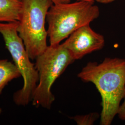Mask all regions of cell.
<instances>
[{
	"label": "cell",
	"mask_w": 125,
	"mask_h": 125,
	"mask_svg": "<svg viewBox=\"0 0 125 125\" xmlns=\"http://www.w3.org/2000/svg\"><path fill=\"white\" fill-rule=\"evenodd\" d=\"M94 0L53 4L46 16L50 45H58L81 27L98 18L100 10Z\"/></svg>",
	"instance_id": "obj_2"
},
{
	"label": "cell",
	"mask_w": 125,
	"mask_h": 125,
	"mask_svg": "<svg viewBox=\"0 0 125 125\" xmlns=\"http://www.w3.org/2000/svg\"><path fill=\"white\" fill-rule=\"evenodd\" d=\"M115 0H94V1L102 4H109L113 2Z\"/></svg>",
	"instance_id": "obj_12"
},
{
	"label": "cell",
	"mask_w": 125,
	"mask_h": 125,
	"mask_svg": "<svg viewBox=\"0 0 125 125\" xmlns=\"http://www.w3.org/2000/svg\"><path fill=\"white\" fill-rule=\"evenodd\" d=\"M62 44L76 60L88 54L102 49L105 45V39L88 24L74 31Z\"/></svg>",
	"instance_id": "obj_6"
},
{
	"label": "cell",
	"mask_w": 125,
	"mask_h": 125,
	"mask_svg": "<svg viewBox=\"0 0 125 125\" xmlns=\"http://www.w3.org/2000/svg\"><path fill=\"white\" fill-rule=\"evenodd\" d=\"M52 2L53 4H59V3H68L70 2V1L72 0H50ZM75 1L78 0H89V1H92L94 0H75Z\"/></svg>",
	"instance_id": "obj_11"
},
{
	"label": "cell",
	"mask_w": 125,
	"mask_h": 125,
	"mask_svg": "<svg viewBox=\"0 0 125 125\" xmlns=\"http://www.w3.org/2000/svg\"><path fill=\"white\" fill-rule=\"evenodd\" d=\"M22 8V0H0V22L19 21Z\"/></svg>",
	"instance_id": "obj_7"
},
{
	"label": "cell",
	"mask_w": 125,
	"mask_h": 125,
	"mask_svg": "<svg viewBox=\"0 0 125 125\" xmlns=\"http://www.w3.org/2000/svg\"><path fill=\"white\" fill-rule=\"evenodd\" d=\"M1 112H2V109H1V108L0 107V115L1 114Z\"/></svg>",
	"instance_id": "obj_13"
},
{
	"label": "cell",
	"mask_w": 125,
	"mask_h": 125,
	"mask_svg": "<svg viewBox=\"0 0 125 125\" xmlns=\"http://www.w3.org/2000/svg\"><path fill=\"white\" fill-rule=\"evenodd\" d=\"M77 76L95 86L102 97L100 125H111L125 96V59L106 58L100 63L88 62Z\"/></svg>",
	"instance_id": "obj_1"
},
{
	"label": "cell",
	"mask_w": 125,
	"mask_h": 125,
	"mask_svg": "<svg viewBox=\"0 0 125 125\" xmlns=\"http://www.w3.org/2000/svg\"><path fill=\"white\" fill-rule=\"evenodd\" d=\"M100 117L96 112L91 113L86 115H76L70 117V119L75 121L78 125H92L94 124Z\"/></svg>",
	"instance_id": "obj_9"
},
{
	"label": "cell",
	"mask_w": 125,
	"mask_h": 125,
	"mask_svg": "<svg viewBox=\"0 0 125 125\" xmlns=\"http://www.w3.org/2000/svg\"><path fill=\"white\" fill-rule=\"evenodd\" d=\"M18 26V21L0 22V34L24 81L22 89L13 94V102L18 106H26L32 101L39 83V75L19 35Z\"/></svg>",
	"instance_id": "obj_4"
},
{
	"label": "cell",
	"mask_w": 125,
	"mask_h": 125,
	"mask_svg": "<svg viewBox=\"0 0 125 125\" xmlns=\"http://www.w3.org/2000/svg\"><path fill=\"white\" fill-rule=\"evenodd\" d=\"M123 99L124 102L120 106L117 115L121 120L125 121V94Z\"/></svg>",
	"instance_id": "obj_10"
},
{
	"label": "cell",
	"mask_w": 125,
	"mask_h": 125,
	"mask_svg": "<svg viewBox=\"0 0 125 125\" xmlns=\"http://www.w3.org/2000/svg\"><path fill=\"white\" fill-rule=\"evenodd\" d=\"M23 8L17 27L30 58L35 59L48 47L45 27L48 11L53 4L50 0H22Z\"/></svg>",
	"instance_id": "obj_5"
},
{
	"label": "cell",
	"mask_w": 125,
	"mask_h": 125,
	"mask_svg": "<svg viewBox=\"0 0 125 125\" xmlns=\"http://www.w3.org/2000/svg\"><path fill=\"white\" fill-rule=\"evenodd\" d=\"M35 59L39 81L32 96V104L36 107L50 109L55 100L51 91L52 85L75 60L62 43L48 46Z\"/></svg>",
	"instance_id": "obj_3"
},
{
	"label": "cell",
	"mask_w": 125,
	"mask_h": 125,
	"mask_svg": "<svg viewBox=\"0 0 125 125\" xmlns=\"http://www.w3.org/2000/svg\"><path fill=\"white\" fill-rule=\"evenodd\" d=\"M21 76L14 63L8 59H0V95L9 82Z\"/></svg>",
	"instance_id": "obj_8"
}]
</instances>
